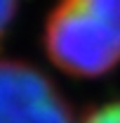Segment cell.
I'll return each mask as SVG.
<instances>
[{"mask_svg": "<svg viewBox=\"0 0 120 123\" xmlns=\"http://www.w3.org/2000/svg\"><path fill=\"white\" fill-rule=\"evenodd\" d=\"M45 50L68 76L113 71L120 66V0H59L45 24Z\"/></svg>", "mask_w": 120, "mask_h": 123, "instance_id": "6da1fadb", "label": "cell"}, {"mask_svg": "<svg viewBox=\"0 0 120 123\" xmlns=\"http://www.w3.org/2000/svg\"><path fill=\"white\" fill-rule=\"evenodd\" d=\"M82 123H120V97L90 114Z\"/></svg>", "mask_w": 120, "mask_h": 123, "instance_id": "3957f363", "label": "cell"}, {"mask_svg": "<svg viewBox=\"0 0 120 123\" xmlns=\"http://www.w3.org/2000/svg\"><path fill=\"white\" fill-rule=\"evenodd\" d=\"M16 10H19V0H0V43H2L5 33L12 26Z\"/></svg>", "mask_w": 120, "mask_h": 123, "instance_id": "277c9868", "label": "cell"}, {"mask_svg": "<svg viewBox=\"0 0 120 123\" xmlns=\"http://www.w3.org/2000/svg\"><path fill=\"white\" fill-rule=\"evenodd\" d=\"M0 123H71V114L43 74L0 59Z\"/></svg>", "mask_w": 120, "mask_h": 123, "instance_id": "7a4b0ae2", "label": "cell"}]
</instances>
